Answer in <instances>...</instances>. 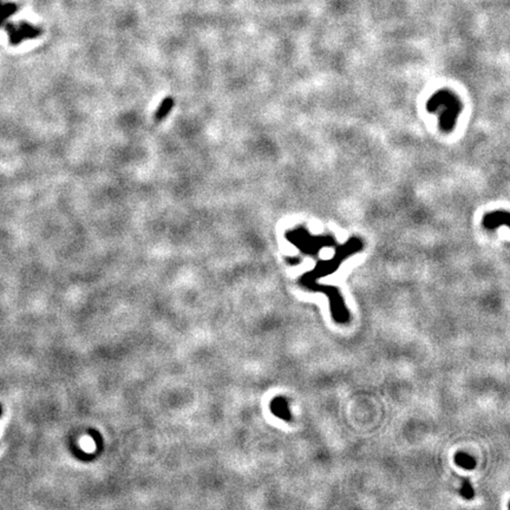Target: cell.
Listing matches in <instances>:
<instances>
[{
  "mask_svg": "<svg viewBox=\"0 0 510 510\" xmlns=\"http://www.w3.org/2000/svg\"><path fill=\"white\" fill-rule=\"evenodd\" d=\"M456 460H457V463L458 464L462 465V467L467 468V469H470V468H474L475 467L474 458H471L470 456H468V455H464V454L458 455Z\"/></svg>",
  "mask_w": 510,
  "mask_h": 510,
  "instance_id": "3957f363",
  "label": "cell"
},
{
  "mask_svg": "<svg viewBox=\"0 0 510 510\" xmlns=\"http://www.w3.org/2000/svg\"><path fill=\"white\" fill-rule=\"evenodd\" d=\"M17 11H18L17 4L0 0V26H3V25L5 24V21L9 19L10 17H12Z\"/></svg>",
  "mask_w": 510,
  "mask_h": 510,
  "instance_id": "7a4b0ae2",
  "label": "cell"
},
{
  "mask_svg": "<svg viewBox=\"0 0 510 510\" xmlns=\"http://www.w3.org/2000/svg\"><path fill=\"white\" fill-rule=\"evenodd\" d=\"M5 30L9 35V40L12 45H18V44L26 39H34L42 34L39 27H36L34 25L25 23V21H21L19 24H6Z\"/></svg>",
  "mask_w": 510,
  "mask_h": 510,
  "instance_id": "6da1fadb",
  "label": "cell"
}]
</instances>
